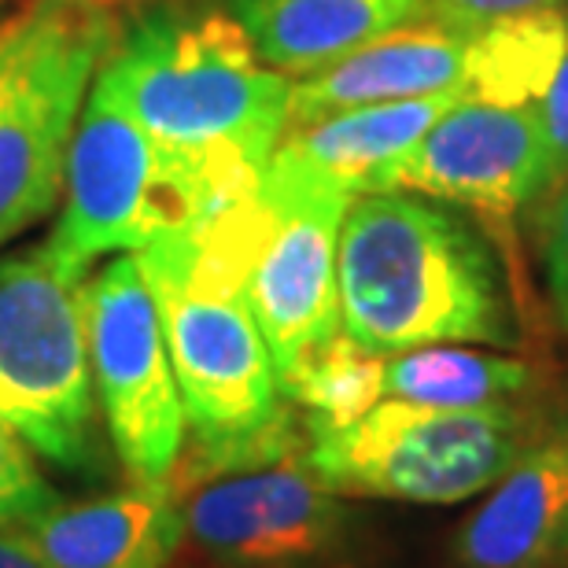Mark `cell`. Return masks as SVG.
<instances>
[{
    "instance_id": "6da1fadb",
    "label": "cell",
    "mask_w": 568,
    "mask_h": 568,
    "mask_svg": "<svg viewBox=\"0 0 568 568\" xmlns=\"http://www.w3.org/2000/svg\"><path fill=\"white\" fill-rule=\"evenodd\" d=\"M93 85L222 207L252 196L288 130L292 78L225 8H144L115 30Z\"/></svg>"
},
{
    "instance_id": "7a4b0ae2",
    "label": "cell",
    "mask_w": 568,
    "mask_h": 568,
    "mask_svg": "<svg viewBox=\"0 0 568 568\" xmlns=\"http://www.w3.org/2000/svg\"><path fill=\"white\" fill-rule=\"evenodd\" d=\"M133 255L152 288L192 436L189 462H178L170 476L241 469L303 450L306 432L292 422V403L244 292L233 203Z\"/></svg>"
},
{
    "instance_id": "3957f363",
    "label": "cell",
    "mask_w": 568,
    "mask_h": 568,
    "mask_svg": "<svg viewBox=\"0 0 568 568\" xmlns=\"http://www.w3.org/2000/svg\"><path fill=\"white\" fill-rule=\"evenodd\" d=\"M339 328L377 358L436 344H517L503 258L469 214L422 192L355 196L336 252Z\"/></svg>"
},
{
    "instance_id": "277c9868",
    "label": "cell",
    "mask_w": 568,
    "mask_h": 568,
    "mask_svg": "<svg viewBox=\"0 0 568 568\" xmlns=\"http://www.w3.org/2000/svg\"><path fill=\"white\" fill-rule=\"evenodd\" d=\"M306 432V465L339 498L454 506L503 480L547 436L520 403L425 406L381 399L347 425Z\"/></svg>"
},
{
    "instance_id": "5b68a950",
    "label": "cell",
    "mask_w": 568,
    "mask_h": 568,
    "mask_svg": "<svg viewBox=\"0 0 568 568\" xmlns=\"http://www.w3.org/2000/svg\"><path fill=\"white\" fill-rule=\"evenodd\" d=\"M115 30L97 0H30L0 27V247L63 196L78 115Z\"/></svg>"
},
{
    "instance_id": "8992f818",
    "label": "cell",
    "mask_w": 568,
    "mask_h": 568,
    "mask_svg": "<svg viewBox=\"0 0 568 568\" xmlns=\"http://www.w3.org/2000/svg\"><path fill=\"white\" fill-rule=\"evenodd\" d=\"M89 270L41 241L0 258V417L60 469L97 465Z\"/></svg>"
},
{
    "instance_id": "52a82bcc",
    "label": "cell",
    "mask_w": 568,
    "mask_h": 568,
    "mask_svg": "<svg viewBox=\"0 0 568 568\" xmlns=\"http://www.w3.org/2000/svg\"><path fill=\"white\" fill-rule=\"evenodd\" d=\"M219 196L93 85L67 152L52 247L74 266L133 255L219 214Z\"/></svg>"
},
{
    "instance_id": "ba28073f",
    "label": "cell",
    "mask_w": 568,
    "mask_h": 568,
    "mask_svg": "<svg viewBox=\"0 0 568 568\" xmlns=\"http://www.w3.org/2000/svg\"><path fill=\"white\" fill-rule=\"evenodd\" d=\"M347 207V192L277 163L266 166L252 196L233 203L244 244V292L266 336L281 388L344 336L336 252Z\"/></svg>"
},
{
    "instance_id": "9c48e42d",
    "label": "cell",
    "mask_w": 568,
    "mask_h": 568,
    "mask_svg": "<svg viewBox=\"0 0 568 568\" xmlns=\"http://www.w3.org/2000/svg\"><path fill=\"white\" fill-rule=\"evenodd\" d=\"M89 355L119 462L138 480H166L185 454L189 425L138 255H115L89 281Z\"/></svg>"
},
{
    "instance_id": "30bf717a",
    "label": "cell",
    "mask_w": 568,
    "mask_h": 568,
    "mask_svg": "<svg viewBox=\"0 0 568 568\" xmlns=\"http://www.w3.org/2000/svg\"><path fill=\"white\" fill-rule=\"evenodd\" d=\"M170 480L181 495L185 542L214 568H306L344 542V498L314 476L306 447Z\"/></svg>"
},
{
    "instance_id": "8fae6325",
    "label": "cell",
    "mask_w": 568,
    "mask_h": 568,
    "mask_svg": "<svg viewBox=\"0 0 568 568\" xmlns=\"http://www.w3.org/2000/svg\"><path fill=\"white\" fill-rule=\"evenodd\" d=\"M558 185L539 108L458 100L388 174L384 192H422L509 219Z\"/></svg>"
},
{
    "instance_id": "7c38bea8",
    "label": "cell",
    "mask_w": 568,
    "mask_h": 568,
    "mask_svg": "<svg viewBox=\"0 0 568 568\" xmlns=\"http://www.w3.org/2000/svg\"><path fill=\"white\" fill-rule=\"evenodd\" d=\"M11 536L44 568H170L185 542L174 480H138L104 495L55 498Z\"/></svg>"
},
{
    "instance_id": "4fadbf2b",
    "label": "cell",
    "mask_w": 568,
    "mask_h": 568,
    "mask_svg": "<svg viewBox=\"0 0 568 568\" xmlns=\"http://www.w3.org/2000/svg\"><path fill=\"white\" fill-rule=\"evenodd\" d=\"M476 33L447 27L439 19H417L406 27L373 38L344 60L314 74L292 78L288 126L333 115V111L392 104L432 93L465 89L469 52Z\"/></svg>"
},
{
    "instance_id": "5bb4252c",
    "label": "cell",
    "mask_w": 568,
    "mask_h": 568,
    "mask_svg": "<svg viewBox=\"0 0 568 568\" xmlns=\"http://www.w3.org/2000/svg\"><path fill=\"white\" fill-rule=\"evenodd\" d=\"M458 568L568 565V432H547L454 539Z\"/></svg>"
},
{
    "instance_id": "9a60e30c",
    "label": "cell",
    "mask_w": 568,
    "mask_h": 568,
    "mask_svg": "<svg viewBox=\"0 0 568 568\" xmlns=\"http://www.w3.org/2000/svg\"><path fill=\"white\" fill-rule=\"evenodd\" d=\"M465 100L462 89L392 104H366L288 126L270 163L347 192L351 200L384 192L388 174L417 148L432 122Z\"/></svg>"
},
{
    "instance_id": "2e32d148",
    "label": "cell",
    "mask_w": 568,
    "mask_h": 568,
    "mask_svg": "<svg viewBox=\"0 0 568 568\" xmlns=\"http://www.w3.org/2000/svg\"><path fill=\"white\" fill-rule=\"evenodd\" d=\"M225 11L274 71L303 78L373 38L428 19L432 0H225Z\"/></svg>"
},
{
    "instance_id": "e0dca14e",
    "label": "cell",
    "mask_w": 568,
    "mask_h": 568,
    "mask_svg": "<svg viewBox=\"0 0 568 568\" xmlns=\"http://www.w3.org/2000/svg\"><path fill=\"white\" fill-rule=\"evenodd\" d=\"M531 362L480 351L473 344H436L381 362V395L425 406H506L536 392Z\"/></svg>"
},
{
    "instance_id": "ac0fdd59",
    "label": "cell",
    "mask_w": 568,
    "mask_h": 568,
    "mask_svg": "<svg viewBox=\"0 0 568 568\" xmlns=\"http://www.w3.org/2000/svg\"><path fill=\"white\" fill-rule=\"evenodd\" d=\"M568 49V16L539 8L498 19L473 38L465 100L506 108H539L554 71Z\"/></svg>"
},
{
    "instance_id": "d6986e66",
    "label": "cell",
    "mask_w": 568,
    "mask_h": 568,
    "mask_svg": "<svg viewBox=\"0 0 568 568\" xmlns=\"http://www.w3.org/2000/svg\"><path fill=\"white\" fill-rule=\"evenodd\" d=\"M381 362L377 355L351 344L347 336L333 339L322 355L311 358L284 381V399L300 406L314 425H347L377 406L381 395Z\"/></svg>"
},
{
    "instance_id": "ffe728a7",
    "label": "cell",
    "mask_w": 568,
    "mask_h": 568,
    "mask_svg": "<svg viewBox=\"0 0 568 568\" xmlns=\"http://www.w3.org/2000/svg\"><path fill=\"white\" fill-rule=\"evenodd\" d=\"M55 498L60 495L38 469L30 443L11 428L8 417H0V528L16 531L30 517L44 514Z\"/></svg>"
},
{
    "instance_id": "44dd1931",
    "label": "cell",
    "mask_w": 568,
    "mask_h": 568,
    "mask_svg": "<svg viewBox=\"0 0 568 568\" xmlns=\"http://www.w3.org/2000/svg\"><path fill=\"white\" fill-rule=\"evenodd\" d=\"M536 247H539V274L542 284H547L550 311L568 333V178H561L539 200Z\"/></svg>"
},
{
    "instance_id": "7402d4cb",
    "label": "cell",
    "mask_w": 568,
    "mask_h": 568,
    "mask_svg": "<svg viewBox=\"0 0 568 568\" xmlns=\"http://www.w3.org/2000/svg\"><path fill=\"white\" fill-rule=\"evenodd\" d=\"M558 4L561 0H432V19L480 33L498 19L525 16V11H539V8H558Z\"/></svg>"
},
{
    "instance_id": "603a6c76",
    "label": "cell",
    "mask_w": 568,
    "mask_h": 568,
    "mask_svg": "<svg viewBox=\"0 0 568 568\" xmlns=\"http://www.w3.org/2000/svg\"><path fill=\"white\" fill-rule=\"evenodd\" d=\"M539 119L542 133H547V148L554 159V174L568 178V49L561 55L558 71H554L547 93L539 100Z\"/></svg>"
},
{
    "instance_id": "cb8c5ba5",
    "label": "cell",
    "mask_w": 568,
    "mask_h": 568,
    "mask_svg": "<svg viewBox=\"0 0 568 568\" xmlns=\"http://www.w3.org/2000/svg\"><path fill=\"white\" fill-rule=\"evenodd\" d=\"M0 568H44V565L19 536H11V531L0 528Z\"/></svg>"
},
{
    "instance_id": "d4e9b609",
    "label": "cell",
    "mask_w": 568,
    "mask_h": 568,
    "mask_svg": "<svg viewBox=\"0 0 568 568\" xmlns=\"http://www.w3.org/2000/svg\"><path fill=\"white\" fill-rule=\"evenodd\" d=\"M0 27H4V22H0Z\"/></svg>"
}]
</instances>
